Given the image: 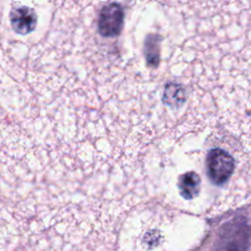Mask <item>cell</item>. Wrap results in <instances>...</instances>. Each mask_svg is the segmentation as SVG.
<instances>
[{"instance_id":"2","label":"cell","mask_w":251,"mask_h":251,"mask_svg":"<svg viewBox=\"0 0 251 251\" xmlns=\"http://www.w3.org/2000/svg\"><path fill=\"white\" fill-rule=\"evenodd\" d=\"M125 13L123 7L117 2L104 5L98 13L97 30L103 37L118 36L124 26Z\"/></svg>"},{"instance_id":"1","label":"cell","mask_w":251,"mask_h":251,"mask_svg":"<svg viewBox=\"0 0 251 251\" xmlns=\"http://www.w3.org/2000/svg\"><path fill=\"white\" fill-rule=\"evenodd\" d=\"M234 159L224 149H212L206 158V167L210 179L217 185L226 183L234 170Z\"/></svg>"},{"instance_id":"5","label":"cell","mask_w":251,"mask_h":251,"mask_svg":"<svg viewBox=\"0 0 251 251\" xmlns=\"http://www.w3.org/2000/svg\"><path fill=\"white\" fill-rule=\"evenodd\" d=\"M183 99V91L179 85L168 84L165 87L163 101L169 106L179 105Z\"/></svg>"},{"instance_id":"4","label":"cell","mask_w":251,"mask_h":251,"mask_svg":"<svg viewBox=\"0 0 251 251\" xmlns=\"http://www.w3.org/2000/svg\"><path fill=\"white\" fill-rule=\"evenodd\" d=\"M178 188L180 195L185 199H193L199 194L201 188V178L198 174L188 172L179 176Z\"/></svg>"},{"instance_id":"3","label":"cell","mask_w":251,"mask_h":251,"mask_svg":"<svg viewBox=\"0 0 251 251\" xmlns=\"http://www.w3.org/2000/svg\"><path fill=\"white\" fill-rule=\"evenodd\" d=\"M9 18L14 31L22 35L30 33L36 26L37 16L34 10L27 6L13 8L10 12Z\"/></svg>"}]
</instances>
